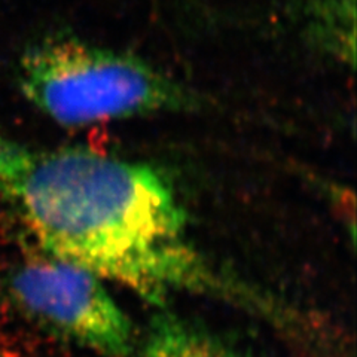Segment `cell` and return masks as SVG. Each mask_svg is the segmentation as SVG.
Segmentation results:
<instances>
[{
    "label": "cell",
    "mask_w": 357,
    "mask_h": 357,
    "mask_svg": "<svg viewBox=\"0 0 357 357\" xmlns=\"http://www.w3.org/2000/svg\"><path fill=\"white\" fill-rule=\"evenodd\" d=\"M14 299L29 314L106 357L132 350V323L103 286V278L52 256L29 261L10 280Z\"/></svg>",
    "instance_id": "obj_3"
},
{
    "label": "cell",
    "mask_w": 357,
    "mask_h": 357,
    "mask_svg": "<svg viewBox=\"0 0 357 357\" xmlns=\"http://www.w3.org/2000/svg\"><path fill=\"white\" fill-rule=\"evenodd\" d=\"M0 357H3V354H2V351H0Z\"/></svg>",
    "instance_id": "obj_6"
},
{
    "label": "cell",
    "mask_w": 357,
    "mask_h": 357,
    "mask_svg": "<svg viewBox=\"0 0 357 357\" xmlns=\"http://www.w3.org/2000/svg\"><path fill=\"white\" fill-rule=\"evenodd\" d=\"M310 35L341 60H354V0H305Z\"/></svg>",
    "instance_id": "obj_5"
},
{
    "label": "cell",
    "mask_w": 357,
    "mask_h": 357,
    "mask_svg": "<svg viewBox=\"0 0 357 357\" xmlns=\"http://www.w3.org/2000/svg\"><path fill=\"white\" fill-rule=\"evenodd\" d=\"M144 357H244L199 323L170 312L155 316L143 349Z\"/></svg>",
    "instance_id": "obj_4"
},
{
    "label": "cell",
    "mask_w": 357,
    "mask_h": 357,
    "mask_svg": "<svg viewBox=\"0 0 357 357\" xmlns=\"http://www.w3.org/2000/svg\"><path fill=\"white\" fill-rule=\"evenodd\" d=\"M0 199L43 252L156 305L174 292L238 298L188 234L173 183L152 165L86 148H39L0 134Z\"/></svg>",
    "instance_id": "obj_1"
},
{
    "label": "cell",
    "mask_w": 357,
    "mask_h": 357,
    "mask_svg": "<svg viewBox=\"0 0 357 357\" xmlns=\"http://www.w3.org/2000/svg\"><path fill=\"white\" fill-rule=\"evenodd\" d=\"M29 102L64 127L201 109L191 89L136 55L72 36L47 38L18 64Z\"/></svg>",
    "instance_id": "obj_2"
}]
</instances>
